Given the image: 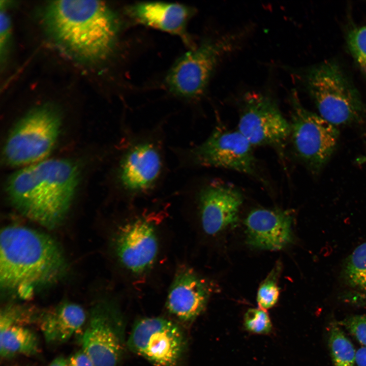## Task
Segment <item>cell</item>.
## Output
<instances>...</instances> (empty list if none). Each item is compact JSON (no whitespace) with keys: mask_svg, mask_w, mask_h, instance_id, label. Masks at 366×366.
<instances>
[{"mask_svg":"<svg viewBox=\"0 0 366 366\" xmlns=\"http://www.w3.org/2000/svg\"><path fill=\"white\" fill-rule=\"evenodd\" d=\"M65 268L61 249L48 235L19 225L2 230L0 285L5 291L29 298L36 289L58 280Z\"/></svg>","mask_w":366,"mask_h":366,"instance_id":"cell-1","label":"cell"},{"mask_svg":"<svg viewBox=\"0 0 366 366\" xmlns=\"http://www.w3.org/2000/svg\"><path fill=\"white\" fill-rule=\"evenodd\" d=\"M78 180V170L72 162L44 160L13 174L6 191L12 204L24 216L51 227L65 216Z\"/></svg>","mask_w":366,"mask_h":366,"instance_id":"cell-2","label":"cell"},{"mask_svg":"<svg viewBox=\"0 0 366 366\" xmlns=\"http://www.w3.org/2000/svg\"><path fill=\"white\" fill-rule=\"evenodd\" d=\"M44 16L53 40L77 58L103 59L113 49L118 31V19L102 1H52L47 6Z\"/></svg>","mask_w":366,"mask_h":366,"instance_id":"cell-3","label":"cell"},{"mask_svg":"<svg viewBox=\"0 0 366 366\" xmlns=\"http://www.w3.org/2000/svg\"><path fill=\"white\" fill-rule=\"evenodd\" d=\"M301 78L319 115L336 126L358 122L365 112L360 93L336 62L306 69Z\"/></svg>","mask_w":366,"mask_h":366,"instance_id":"cell-4","label":"cell"},{"mask_svg":"<svg viewBox=\"0 0 366 366\" xmlns=\"http://www.w3.org/2000/svg\"><path fill=\"white\" fill-rule=\"evenodd\" d=\"M154 135L126 137L115 169L120 191L128 198L147 195L159 185L164 171L162 142Z\"/></svg>","mask_w":366,"mask_h":366,"instance_id":"cell-5","label":"cell"},{"mask_svg":"<svg viewBox=\"0 0 366 366\" xmlns=\"http://www.w3.org/2000/svg\"><path fill=\"white\" fill-rule=\"evenodd\" d=\"M241 33L224 35L204 41L180 56L171 67L165 80L168 89L186 98L199 97L204 92L222 58L238 45Z\"/></svg>","mask_w":366,"mask_h":366,"instance_id":"cell-6","label":"cell"},{"mask_svg":"<svg viewBox=\"0 0 366 366\" xmlns=\"http://www.w3.org/2000/svg\"><path fill=\"white\" fill-rule=\"evenodd\" d=\"M60 127V114L53 107L44 106L30 111L10 133L4 149L5 162L12 166H27L44 160L57 141Z\"/></svg>","mask_w":366,"mask_h":366,"instance_id":"cell-7","label":"cell"},{"mask_svg":"<svg viewBox=\"0 0 366 366\" xmlns=\"http://www.w3.org/2000/svg\"><path fill=\"white\" fill-rule=\"evenodd\" d=\"M290 102V138L293 148L309 170L317 174L328 162L337 147L339 130L319 114L305 108L295 90L291 93Z\"/></svg>","mask_w":366,"mask_h":366,"instance_id":"cell-8","label":"cell"},{"mask_svg":"<svg viewBox=\"0 0 366 366\" xmlns=\"http://www.w3.org/2000/svg\"><path fill=\"white\" fill-rule=\"evenodd\" d=\"M163 211L138 215L124 222L115 233L113 245L117 259L135 276L147 272L156 261L159 251L157 224Z\"/></svg>","mask_w":366,"mask_h":366,"instance_id":"cell-9","label":"cell"},{"mask_svg":"<svg viewBox=\"0 0 366 366\" xmlns=\"http://www.w3.org/2000/svg\"><path fill=\"white\" fill-rule=\"evenodd\" d=\"M252 147L238 130L219 125L203 142L184 150V163L190 167L222 168L256 175Z\"/></svg>","mask_w":366,"mask_h":366,"instance_id":"cell-10","label":"cell"},{"mask_svg":"<svg viewBox=\"0 0 366 366\" xmlns=\"http://www.w3.org/2000/svg\"><path fill=\"white\" fill-rule=\"evenodd\" d=\"M237 130L253 146L281 149L290 138V122L267 94L248 92L243 97Z\"/></svg>","mask_w":366,"mask_h":366,"instance_id":"cell-11","label":"cell"},{"mask_svg":"<svg viewBox=\"0 0 366 366\" xmlns=\"http://www.w3.org/2000/svg\"><path fill=\"white\" fill-rule=\"evenodd\" d=\"M127 345L155 366H175L183 352L185 338L172 321L160 317L145 318L134 325Z\"/></svg>","mask_w":366,"mask_h":366,"instance_id":"cell-12","label":"cell"},{"mask_svg":"<svg viewBox=\"0 0 366 366\" xmlns=\"http://www.w3.org/2000/svg\"><path fill=\"white\" fill-rule=\"evenodd\" d=\"M110 304H101L90 315L82 340V349L95 366H117L124 348V325Z\"/></svg>","mask_w":366,"mask_h":366,"instance_id":"cell-13","label":"cell"},{"mask_svg":"<svg viewBox=\"0 0 366 366\" xmlns=\"http://www.w3.org/2000/svg\"><path fill=\"white\" fill-rule=\"evenodd\" d=\"M197 199L203 230L214 235L237 222L243 196L231 185L215 180L200 188Z\"/></svg>","mask_w":366,"mask_h":366,"instance_id":"cell-14","label":"cell"},{"mask_svg":"<svg viewBox=\"0 0 366 366\" xmlns=\"http://www.w3.org/2000/svg\"><path fill=\"white\" fill-rule=\"evenodd\" d=\"M293 215L289 210L257 208L245 220L248 244L253 248L281 250L293 240Z\"/></svg>","mask_w":366,"mask_h":366,"instance_id":"cell-15","label":"cell"},{"mask_svg":"<svg viewBox=\"0 0 366 366\" xmlns=\"http://www.w3.org/2000/svg\"><path fill=\"white\" fill-rule=\"evenodd\" d=\"M207 282L189 267L178 269L166 300L168 311L184 321L198 317L205 309L210 295Z\"/></svg>","mask_w":366,"mask_h":366,"instance_id":"cell-16","label":"cell"},{"mask_svg":"<svg viewBox=\"0 0 366 366\" xmlns=\"http://www.w3.org/2000/svg\"><path fill=\"white\" fill-rule=\"evenodd\" d=\"M128 12L142 24L177 35L189 43L187 24L195 11L188 6L164 2H145L134 4Z\"/></svg>","mask_w":366,"mask_h":366,"instance_id":"cell-17","label":"cell"},{"mask_svg":"<svg viewBox=\"0 0 366 366\" xmlns=\"http://www.w3.org/2000/svg\"><path fill=\"white\" fill-rule=\"evenodd\" d=\"M86 314L79 305L64 302L44 314L40 327L46 342L59 344L69 340L84 324Z\"/></svg>","mask_w":366,"mask_h":366,"instance_id":"cell-18","label":"cell"},{"mask_svg":"<svg viewBox=\"0 0 366 366\" xmlns=\"http://www.w3.org/2000/svg\"><path fill=\"white\" fill-rule=\"evenodd\" d=\"M39 350L35 334L24 325H14L0 334V354L9 358L18 355L32 356Z\"/></svg>","mask_w":366,"mask_h":366,"instance_id":"cell-19","label":"cell"},{"mask_svg":"<svg viewBox=\"0 0 366 366\" xmlns=\"http://www.w3.org/2000/svg\"><path fill=\"white\" fill-rule=\"evenodd\" d=\"M342 277L344 283L352 289L366 293V241L346 258Z\"/></svg>","mask_w":366,"mask_h":366,"instance_id":"cell-20","label":"cell"},{"mask_svg":"<svg viewBox=\"0 0 366 366\" xmlns=\"http://www.w3.org/2000/svg\"><path fill=\"white\" fill-rule=\"evenodd\" d=\"M328 346L334 366H354L356 352L344 331L333 322L328 333Z\"/></svg>","mask_w":366,"mask_h":366,"instance_id":"cell-21","label":"cell"},{"mask_svg":"<svg viewBox=\"0 0 366 366\" xmlns=\"http://www.w3.org/2000/svg\"><path fill=\"white\" fill-rule=\"evenodd\" d=\"M346 42L351 54L366 76V24L350 29Z\"/></svg>","mask_w":366,"mask_h":366,"instance_id":"cell-22","label":"cell"},{"mask_svg":"<svg viewBox=\"0 0 366 366\" xmlns=\"http://www.w3.org/2000/svg\"><path fill=\"white\" fill-rule=\"evenodd\" d=\"M280 270L279 265H276L259 288L257 300L259 308L261 309H269L273 307L278 301L279 289L277 285V279Z\"/></svg>","mask_w":366,"mask_h":366,"instance_id":"cell-23","label":"cell"},{"mask_svg":"<svg viewBox=\"0 0 366 366\" xmlns=\"http://www.w3.org/2000/svg\"><path fill=\"white\" fill-rule=\"evenodd\" d=\"M33 316L29 309L20 306L9 305L1 310L0 314V334L14 325H23L29 321Z\"/></svg>","mask_w":366,"mask_h":366,"instance_id":"cell-24","label":"cell"},{"mask_svg":"<svg viewBox=\"0 0 366 366\" xmlns=\"http://www.w3.org/2000/svg\"><path fill=\"white\" fill-rule=\"evenodd\" d=\"M244 325L248 331L258 334H266L272 329V323L265 310L250 309L244 316Z\"/></svg>","mask_w":366,"mask_h":366,"instance_id":"cell-25","label":"cell"},{"mask_svg":"<svg viewBox=\"0 0 366 366\" xmlns=\"http://www.w3.org/2000/svg\"><path fill=\"white\" fill-rule=\"evenodd\" d=\"M362 346L366 347V314L346 318L339 322Z\"/></svg>","mask_w":366,"mask_h":366,"instance_id":"cell-26","label":"cell"},{"mask_svg":"<svg viewBox=\"0 0 366 366\" xmlns=\"http://www.w3.org/2000/svg\"><path fill=\"white\" fill-rule=\"evenodd\" d=\"M69 366H95L88 354L82 349L68 359Z\"/></svg>","mask_w":366,"mask_h":366,"instance_id":"cell-27","label":"cell"},{"mask_svg":"<svg viewBox=\"0 0 366 366\" xmlns=\"http://www.w3.org/2000/svg\"><path fill=\"white\" fill-rule=\"evenodd\" d=\"M343 300L348 302L366 304V293L352 289L345 292L342 295Z\"/></svg>","mask_w":366,"mask_h":366,"instance_id":"cell-28","label":"cell"},{"mask_svg":"<svg viewBox=\"0 0 366 366\" xmlns=\"http://www.w3.org/2000/svg\"><path fill=\"white\" fill-rule=\"evenodd\" d=\"M10 21L7 15L1 11V32L0 41L1 52L5 48L6 42L8 41L9 34L10 33Z\"/></svg>","mask_w":366,"mask_h":366,"instance_id":"cell-29","label":"cell"},{"mask_svg":"<svg viewBox=\"0 0 366 366\" xmlns=\"http://www.w3.org/2000/svg\"><path fill=\"white\" fill-rule=\"evenodd\" d=\"M354 366H366V347L362 346L356 351Z\"/></svg>","mask_w":366,"mask_h":366,"instance_id":"cell-30","label":"cell"},{"mask_svg":"<svg viewBox=\"0 0 366 366\" xmlns=\"http://www.w3.org/2000/svg\"><path fill=\"white\" fill-rule=\"evenodd\" d=\"M48 366H69L68 359L62 356L54 359Z\"/></svg>","mask_w":366,"mask_h":366,"instance_id":"cell-31","label":"cell"}]
</instances>
